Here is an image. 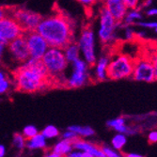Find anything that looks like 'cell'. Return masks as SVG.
Instances as JSON below:
<instances>
[{"mask_svg":"<svg viewBox=\"0 0 157 157\" xmlns=\"http://www.w3.org/2000/svg\"><path fill=\"white\" fill-rule=\"evenodd\" d=\"M36 31L50 47L63 48L75 40V25L67 15L56 12L42 18Z\"/></svg>","mask_w":157,"mask_h":157,"instance_id":"obj_1","label":"cell"},{"mask_svg":"<svg viewBox=\"0 0 157 157\" xmlns=\"http://www.w3.org/2000/svg\"><path fill=\"white\" fill-rule=\"evenodd\" d=\"M13 85L17 90L34 93L46 90L52 82L40 60L28 59L13 74Z\"/></svg>","mask_w":157,"mask_h":157,"instance_id":"obj_2","label":"cell"},{"mask_svg":"<svg viewBox=\"0 0 157 157\" xmlns=\"http://www.w3.org/2000/svg\"><path fill=\"white\" fill-rule=\"evenodd\" d=\"M40 61L45 68L52 84L55 83L63 85L64 75L69 67L63 49L59 47H49L41 58Z\"/></svg>","mask_w":157,"mask_h":157,"instance_id":"obj_3","label":"cell"},{"mask_svg":"<svg viewBox=\"0 0 157 157\" xmlns=\"http://www.w3.org/2000/svg\"><path fill=\"white\" fill-rule=\"evenodd\" d=\"M69 65L70 70L68 67L63 85L70 89H78L90 83L91 80L90 66L84 59H79Z\"/></svg>","mask_w":157,"mask_h":157,"instance_id":"obj_4","label":"cell"},{"mask_svg":"<svg viewBox=\"0 0 157 157\" xmlns=\"http://www.w3.org/2000/svg\"><path fill=\"white\" fill-rule=\"evenodd\" d=\"M135 59L126 54H118L110 56L107 67V79L121 80L132 76Z\"/></svg>","mask_w":157,"mask_h":157,"instance_id":"obj_5","label":"cell"},{"mask_svg":"<svg viewBox=\"0 0 157 157\" xmlns=\"http://www.w3.org/2000/svg\"><path fill=\"white\" fill-rule=\"evenodd\" d=\"M96 40L97 36L92 27L85 26L80 31L77 40L75 41L80 50L81 59L90 66H92L98 59Z\"/></svg>","mask_w":157,"mask_h":157,"instance_id":"obj_6","label":"cell"},{"mask_svg":"<svg viewBox=\"0 0 157 157\" xmlns=\"http://www.w3.org/2000/svg\"><path fill=\"white\" fill-rule=\"evenodd\" d=\"M98 22L99 25L96 36L104 45L111 44L117 38L119 22L104 7H102L99 10Z\"/></svg>","mask_w":157,"mask_h":157,"instance_id":"obj_7","label":"cell"},{"mask_svg":"<svg viewBox=\"0 0 157 157\" xmlns=\"http://www.w3.org/2000/svg\"><path fill=\"white\" fill-rule=\"evenodd\" d=\"M10 15L18 22L25 32L36 30L40 20L42 19L40 14L38 12L24 8L12 10Z\"/></svg>","mask_w":157,"mask_h":157,"instance_id":"obj_8","label":"cell"},{"mask_svg":"<svg viewBox=\"0 0 157 157\" xmlns=\"http://www.w3.org/2000/svg\"><path fill=\"white\" fill-rule=\"evenodd\" d=\"M24 37L26 41L28 52H29V59L40 60L50 47L47 41L36 30L25 32Z\"/></svg>","mask_w":157,"mask_h":157,"instance_id":"obj_9","label":"cell"},{"mask_svg":"<svg viewBox=\"0 0 157 157\" xmlns=\"http://www.w3.org/2000/svg\"><path fill=\"white\" fill-rule=\"evenodd\" d=\"M131 77L137 82L151 83L155 81L154 69L151 59L143 56L136 59Z\"/></svg>","mask_w":157,"mask_h":157,"instance_id":"obj_10","label":"cell"},{"mask_svg":"<svg viewBox=\"0 0 157 157\" xmlns=\"http://www.w3.org/2000/svg\"><path fill=\"white\" fill-rule=\"evenodd\" d=\"M25 31L10 14L0 19V39L6 44L23 36Z\"/></svg>","mask_w":157,"mask_h":157,"instance_id":"obj_11","label":"cell"},{"mask_svg":"<svg viewBox=\"0 0 157 157\" xmlns=\"http://www.w3.org/2000/svg\"><path fill=\"white\" fill-rule=\"evenodd\" d=\"M7 52L13 61L20 64L29 59V52L24 35L10 41L7 45Z\"/></svg>","mask_w":157,"mask_h":157,"instance_id":"obj_12","label":"cell"},{"mask_svg":"<svg viewBox=\"0 0 157 157\" xmlns=\"http://www.w3.org/2000/svg\"><path fill=\"white\" fill-rule=\"evenodd\" d=\"M103 7L115 18L118 22H121L128 11L124 0H102Z\"/></svg>","mask_w":157,"mask_h":157,"instance_id":"obj_13","label":"cell"},{"mask_svg":"<svg viewBox=\"0 0 157 157\" xmlns=\"http://www.w3.org/2000/svg\"><path fill=\"white\" fill-rule=\"evenodd\" d=\"M110 60V56L103 55L99 56L95 63L92 65V75L91 79L97 82H103L107 79V67Z\"/></svg>","mask_w":157,"mask_h":157,"instance_id":"obj_14","label":"cell"},{"mask_svg":"<svg viewBox=\"0 0 157 157\" xmlns=\"http://www.w3.org/2000/svg\"><path fill=\"white\" fill-rule=\"evenodd\" d=\"M73 148L74 150L89 152L93 157H105V153L101 149V146L96 145L92 142L84 140L82 138H77L73 142Z\"/></svg>","mask_w":157,"mask_h":157,"instance_id":"obj_15","label":"cell"},{"mask_svg":"<svg viewBox=\"0 0 157 157\" xmlns=\"http://www.w3.org/2000/svg\"><path fill=\"white\" fill-rule=\"evenodd\" d=\"M106 126L108 128L115 130L117 133L124 134L125 136H134L136 134V130L126 125V120L123 117H119L109 120L106 122Z\"/></svg>","mask_w":157,"mask_h":157,"instance_id":"obj_16","label":"cell"},{"mask_svg":"<svg viewBox=\"0 0 157 157\" xmlns=\"http://www.w3.org/2000/svg\"><path fill=\"white\" fill-rule=\"evenodd\" d=\"M62 49H63V53H64V56L66 58V60L68 61L69 64L73 63L75 60L81 59L79 47H78L77 44L75 40L72 41V42H70L69 44H67Z\"/></svg>","mask_w":157,"mask_h":157,"instance_id":"obj_17","label":"cell"},{"mask_svg":"<svg viewBox=\"0 0 157 157\" xmlns=\"http://www.w3.org/2000/svg\"><path fill=\"white\" fill-rule=\"evenodd\" d=\"M46 138L42 136L40 133L37 134L33 137L26 139L25 143V148H27L30 151H35V150H44L47 147V142Z\"/></svg>","mask_w":157,"mask_h":157,"instance_id":"obj_18","label":"cell"},{"mask_svg":"<svg viewBox=\"0 0 157 157\" xmlns=\"http://www.w3.org/2000/svg\"><path fill=\"white\" fill-rule=\"evenodd\" d=\"M73 150V142L65 139H61L59 142H56L55 146L52 148V151L59 154L61 157L67 156Z\"/></svg>","mask_w":157,"mask_h":157,"instance_id":"obj_19","label":"cell"},{"mask_svg":"<svg viewBox=\"0 0 157 157\" xmlns=\"http://www.w3.org/2000/svg\"><path fill=\"white\" fill-rule=\"evenodd\" d=\"M13 85V79L9 75L7 71L0 67V95L9 92Z\"/></svg>","mask_w":157,"mask_h":157,"instance_id":"obj_20","label":"cell"},{"mask_svg":"<svg viewBox=\"0 0 157 157\" xmlns=\"http://www.w3.org/2000/svg\"><path fill=\"white\" fill-rule=\"evenodd\" d=\"M68 129L75 132L80 138L90 137L95 134L93 128L88 125H71L68 127Z\"/></svg>","mask_w":157,"mask_h":157,"instance_id":"obj_21","label":"cell"},{"mask_svg":"<svg viewBox=\"0 0 157 157\" xmlns=\"http://www.w3.org/2000/svg\"><path fill=\"white\" fill-rule=\"evenodd\" d=\"M142 17L143 16H142V14L138 9L128 10L123 20L121 23H122L123 25H130L132 24H136V23L139 22L142 19Z\"/></svg>","mask_w":157,"mask_h":157,"instance_id":"obj_22","label":"cell"},{"mask_svg":"<svg viewBox=\"0 0 157 157\" xmlns=\"http://www.w3.org/2000/svg\"><path fill=\"white\" fill-rule=\"evenodd\" d=\"M127 143V136L124 134L118 133L116 136H114V137L111 140L112 148L115 149L116 151H121L123 147Z\"/></svg>","mask_w":157,"mask_h":157,"instance_id":"obj_23","label":"cell"},{"mask_svg":"<svg viewBox=\"0 0 157 157\" xmlns=\"http://www.w3.org/2000/svg\"><path fill=\"white\" fill-rule=\"evenodd\" d=\"M40 134L44 136L46 139H53L56 138L59 136V130L58 129V127H56L55 125H47L45 126Z\"/></svg>","mask_w":157,"mask_h":157,"instance_id":"obj_24","label":"cell"},{"mask_svg":"<svg viewBox=\"0 0 157 157\" xmlns=\"http://www.w3.org/2000/svg\"><path fill=\"white\" fill-rule=\"evenodd\" d=\"M25 143H26V138L22 135V134H14L12 137V145L14 148H16L19 151H22L23 149L25 148Z\"/></svg>","mask_w":157,"mask_h":157,"instance_id":"obj_25","label":"cell"},{"mask_svg":"<svg viewBox=\"0 0 157 157\" xmlns=\"http://www.w3.org/2000/svg\"><path fill=\"white\" fill-rule=\"evenodd\" d=\"M37 134H39V130L38 128L35 125L29 124V125H26L24 129H23V136L26 138V139H29L31 137H33L34 136H36Z\"/></svg>","mask_w":157,"mask_h":157,"instance_id":"obj_26","label":"cell"},{"mask_svg":"<svg viewBox=\"0 0 157 157\" xmlns=\"http://www.w3.org/2000/svg\"><path fill=\"white\" fill-rule=\"evenodd\" d=\"M101 149L105 153V157H123L118 151L107 145H101Z\"/></svg>","mask_w":157,"mask_h":157,"instance_id":"obj_27","label":"cell"},{"mask_svg":"<svg viewBox=\"0 0 157 157\" xmlns=\"http://www.w3.org/2000/svg\"><path fill=\"white\" fill-rule=\"evenodd\" d=\"M61 136H62V139L69 140V141H72V142H74V141L76 140L77 138H80L75 132L71 131V130H69V129H67L65 132H63V134H62Z\"/></svg>","mask_w":157,"mask_h":157,"instance_id":"obj_28","label":"cell"},{"mask_svg":"<svg viewBox=\"0 0 157 157\" xmlns=\"http://www.w3.org/2000/svg\"><path fill=\"white\" fill-rule=\"evenodd\" d=\"M76 1L86 9H91L92 7H94L96 4H98L101 1V0H76Z\"/></svg>","mask_w":157,"mask_h":157,"instance_id":"obj_29","label":"cell"},{"mask_svg":"<svg viewBox=\"0 0 157 157\" xmlns=\"http://www.w3.org/2000/svg\"><path fill=\"white\" fill-rule=\"evenodd\" d=\"M135 25H137L138 26L141 27H145V28H149V29H153L154 31L157 32V21L156 22H137Z\"/></svg>","mask_w":157,"mask_h":157,"instance_id":"obj_30","label":"cell"},{"mask_svg":"<svg viewBox=\"0 0 157 157\" xmlns=\"http://www.w3.org/2000/svg\"><path fill=\"white\" fill-rule=\"evenodd\" d=\"M67 156L68 157H93L89 152L81 151H77V150H73Z\"/></svg>","mask_w":157,"mask_h":157,"instance_id":"obj_31","label":"cell"},{"mask_svg":"<svg viewBox=\"0 0 157 157\" xmlns=\"http://www.w3.org/2000/svg\"><path fill=\"white\" fill-rule=\"evenodd\" d=\"M150 59L152 62L153 69H154V76H155V81H157V48L152 52V55L150 56Z\"/></svg>","mask_w":157,"mask_h":157,"instance_id":"obj_32","label":"cell"},{"mask_svg":"<svg viewBox=\"0 0 157 157\" xmlns=\"http://www.w3.org/2000/svg\"><path fill=\"white\" fill-rule=\"evenodd\" d=\"M124 2L128 10H133V9H137L140 0H124Z\"/></svg>","mask_w":157,"mask_h":157,"instance_id":"obj_33","label":"cell"},{"mask_svg":"<svg viewBox=\"0 0 157 157\" xmlns=\"http://www.w3.org/2000/svg\"><path fill=\"white\" fill-rule=\"evenodd\" d=\"M7 45H8V44H6L5 41H3L1 39H0V60L3 59L4 55L7 52Z\"/></svg>","mask_w":157,"mask_h":157,"instance_id":"obj_34","label":"cell"},{"mask_svg":"<svg viewBox=\"0 0 157 157\" xmlns=\"http://www.w3.org/2000/svg\"><path fill=\"white\" fill-rule=\"evenodd\" d=\"M148 140L150 143L153 144V143H157V131H151L149 133L148 135Z\"/></svg>","mask_w":157,"mask_h":157,"instance_id":"obj_35","label":"cell"},{"mask_svg":"<svg viewBox=\"0 0 157 157\" xmlns=\"http://www.w3.org/2000/svg\"><path fill=\"white\" fill-rule=\"evenodd\" d=\"M146 14L148 16H157V8H150L146 11Z\"/></svg>","mask_w":157,"mask_h":157,"instance_id":"obj_36","label":"cell"},{"mask_svg":"<svg viewBox=\"0 0 157 157\" xmlns=\"http://www.w3.org/2000/svg\"><path fill=\"white\" fill-rule=\"evenodd\" d=\"M9 15V10H7L6 8L4 7H1L0 6V19L4 18L5 16Z\"/></svg>","mask_w":157,"mask_h":157,"instance_id":"obj_37","label":"cell"},{"mask_svg":"<svg viewBox=\"0 0 157 157\" xmlns=\"http://www.w3.org/2000/svg\"><path fill=\"white\" fill-rule=\"evenodd\" d=\"M42 157H61L59 154H58V153H56V152H54V151H48V152H46L44 156Z\"/></svg>","mask_w":157,"mask_h":157,"instance_id":"obj_38","label":"cell"},{"mask_svg":"<svg viewBox=\"0 0 157 157\" xmlns=\"http://www.w3.org/2000/svg\"><path fill=\"white\" fill-rule=\"evenodd\" d=\"M123 157H144L143 155H141L139 153H134V152H128L124 153Z\"/></svg>","mask_w":157,"mask_h":157,"instance_id":"obj_39","label":"cell"},{"mask_svg":"<svg viewBox=\"0 0 157 157\" xmlns=\"http://www.w3.org/2000/svg\"><path fill=\"white\" fill-rule=\"evenodd\" d=\"M6 154V148L4 145H0V157H4Z\"/></svg>","mask_w":157,"mask_h":157,"instance_id":"obj_40","label":"cell"},{"mask_svg":"<svg viewBox=\"0 0 157 157\" xmlns=\"http://www.w3.org/2000/svg\"><path fill=\"white\" fill-rule=\"evenodd\" d=\"M151 2H152V0H146L145 3H143V6H145V7H150L151 4Z\"/></svg>","mask_w":157,"mask_h":157,"instance_id":"obj_41","label":"cell"},{"mask_svg":"<svg viewBox=\"0 0 157 157\" xmlns=\"http://www.w3.org/2000/svg\"><path fill=\"white\" fill-rule=\"evenodd\" d=\"M63 157H68V156H63Z\"/></svg>","mask_w":157,"mask_h":157,"instance_id":"obj_42","label":"cell"}]
</instances>
